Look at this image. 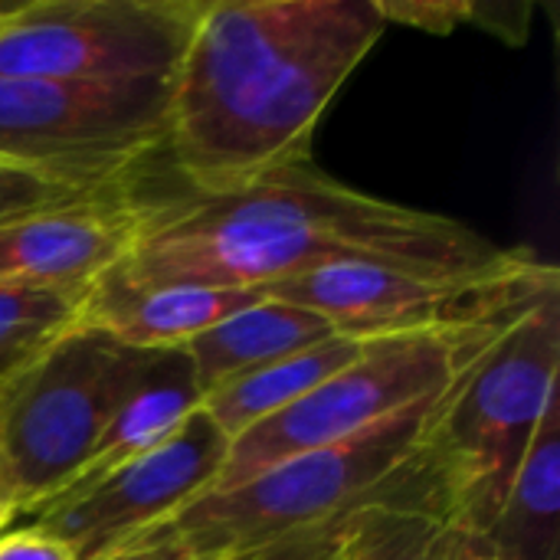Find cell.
Wrapping results in <instances>:
<instances>
[{"label": "cell", "instance_id": "5", "mask_svg": "<svg viewBox=\"0 0 560 560\" xmlns=\"http://www.w3.org/2000/svg\"><path fill=\"white\" fill-rule=\"evenodd\" d=\"M151 358L79 325L0 394V502L10 518L36 515L79 476Z\"/></svg>", "mask_w": 560, "mask_h": 560}, {"label": "cell", "instance_id": "22", "mask_svg": "<svg viewBox=\"0 0 560 560\" xmlns=\"http://www.w3.org/2000/svg\"><path fill=\"white\" fill-rule=\"evenodd\" d=\"M456 560H495V558H492V551L482 545V538H469V541H466V548L459 551V558Z\"/></svg>", "mask_w": 560, "mask_h": 560}, {"label": "cell", "instance_id": "8", "mask_svg": "<svg viewBox=\"0 0 560 560\" xmlns=\"http://www.w3.org/2000/svg\"><path fill=\"white\" fill-rule=\"evenodd\" d=\"M167 89L0 75V164L79 187H121L164 154Z\"/></svg>", "mask_w": 560, "mask_h": 560}, {"label": "cell", "instance_id": "20", "mask_svg": "<svg viewBox=\"0 0 560 560\" xmlns=\"http://www.w3.org/2000/svg\"><path fill=\"white\" fill-rule=\"evenodd\" d=\"M384 23H404L427 33H450L472 20V3L466 0H377Z\"/></svg>", "mask_w": 560, "mask_h": 560}, {"label": "cell", "instance_id": "4", "mask_svg": "<svg viewBox=\"0 0 560 560\" xmlns=\"http://www.w3.org/2000/svg\"><path fill=\"white\" fill-rule=\"evenodd\" d=\"M560 295L522 315L459 381L430 456L456 528L482 538L505 505L515 472L558 397Z\"/></svg>", "mask_w": 560, "mask_h": 560}, {"label": "cell", "instance_id": "14", "mask_svg": "<svg viewBox=\"0 0 560 560\" xmlns=\"http://www.w3.org/2000/svg\"><path fill=\"white\" fill-rule=\"evenodd\" d=\"M200 407H203V390L197 384L187 351L184 348L154 351L151 368H148L144 381L138 384V390L118 407V413L98 436V443L89 453L85 466L79 469V476L52 502L89 492L92 486H98L102 479H108L112 472H118L141 453L164 443Z\"/></svg>", "mask_w": 560, "mask_h": 560}, {"label": "cell", "instance_id": "9", "mask_svg": "<svg viewBox=\"0 0 560 560\" xmlns=\"http://www.w3.org/2000/svg\"><path fill=\"white\" fill-rule=\"evenodd\" d=\"M207 0H33L0 13V75L171 85Z\"/></svg>", "mask_w": 560, "mask_h": 560}, {"label": "cell", "instance_id": "15", "mask_svg": "<svg viewBox=\"0 0 560 560\" xmlns=\"http://www.w3.org/2000/svg\"><path fill=\"white\" fill-rule=\"evenodd\" d=\"M335 338V328L302 308V305H289L279 299H259L233 315H226L223 322H217L213 328H207L203 335H197L184 351L194 364L197 384L203 390V397L256 368H266L272 361H282L295 351H305L312 345H322Z\"/></svg>", "mask_w": 560, "mask_h": 560}, {"label": "cell", "instance_id": "24", "mask_svg": "<svg viewBox=\"0 0 560 560\" xmlns=\"http://www.w3.org/2000/svg\"><path fill=\"white\" fill-rule=\"evenodd\" d=\"M0 13H3V10H0Z\"/></svg>", "mask_w": 560, "mask_h": 560}, {"label": "cell", "instance_id": "2", "mask_svg": "<svg viewBox=\"0 0 560 560\" xmlns=\"http://www.w3.org/2000/svg\"><path fill=\"white\" fill-rule=\"evenodd\" d=\"M518 253L456 220L358 194L308 164H295L233 190H187L148 203L131 253L108 279L118 285L262 292L335 262L482 276L512 266Z\"/></svg>", "mask_w": 560, "mask_h": 560}, {"label": "cell", "instance_id": "17", "mask_svg": "<svg viewBox=\"0 0 560 560\" xmlns=\"http://www.w3.org/2000/svg\"><path fill=\"white\" fill-rule=\"evenodd\" d=\"M364 341L358 338H328L322 345H312L305 351H295L282 361H272L266 368H256L203 397V413L213 420V427L233 443L256 423L282 413L299 397H305L312 387H318L325 377L341 371L361 354Z\"/></svg>", "mask_w": 560, "mask_h": 560}, {"label": "cell", "instance_id": "11", "mask_svg": "<svg viewBox=\"0 0 560 560\" xmlns=\"http://www.w3.org/2000/svg\"><path fill=\"white\" fill-rule=\"evenodd\" d=\"M148 200L115 187L0 226V282L89 295L131 253Z\"/></svg>", "mask_w": 560, "mask_h": 560}, {"label": "cell", "instance_id": "18", "mask_svg": "<svg viewBox=\"0 0 560 560\" xmlns=\"http://www.w3.org/2000/svg\"><path fill=\"white\" fill-rule=\"evenodd\" d=\"M89 295L0 282V394L82 325Z\"/></svg>", "mask_w": 560, "mask_h": 560}, {"label": "cell", "instance_id": "23", "mask_svg": "<svg viewBox=\"0 0 560 560\" xmlns=\"http://www.w3.org/2000/svg\"><path fill=\"white\" fill-rule=\"evenodd\" d=\"M10 522H13V518H10V512H7V505L0 502V535L7 532V525H10Z\"/></svg>", "mask_w": 560, "mask_h": 560}, {"label": "cell", "instance_id": "10", "mask_svg": "<svg viewBox=\"0 0 560 560\" xmlns=\"http://www.w3.org/2000/svg\"><path fill=\"white\" fill-rule=\"evenodd\" d=\"M230 440L197 410L164 443L141 453L82 495L33 515V528L62 541L75 560H105L138 532L200 499L223 469Z\"/></svg>", "mask_w": 560, "mask_h": 560}, {"label": "cell", "instance_id": "16", "mask_svg": "<svg viewBox=\"0 0 560 560\" xmlns=\"http://www.w3.org/2000/svg\"><path fill=\"white\" fill-rule=\"evenodd\" d=\"M495 560H560V400L555 397L515 472L502 512L482 535Z\"/></svg>", "mask_w": 560, "mask_h": 560}, {"label": "cell", "instance_id": "7", "mask_svg": "<svg viewBox=\"0 0 560 560\" xmlns=\"http://www.w3.org/2000/svg\"><path fill=\"white\" fill-rule=\"evenodd\" d=\"M266 299L322 315L341 338L417 331H505L545 299L560 295L551 262L532 253L482 276H423L371 262H335L262 289Z\"/></svg>", "mask_w": 560, "mask_h": 560}, {"label": "cell", "instance_id": "6", "mask_svg": "<svg viewBox=\"0 0 560 560\" xmlns=\"http://www.w3.org/2000/svg\"><path fill=\"white\" fill-rule=\"evenodd\" d=\"M505 331H417L364 341L351 364L325 377L282 413L236 436L203 495L233 489L292 456L345 443L446 394Z\"/></svg>", "mask_w": 560, "mask_h": 560}, {"label": "cell", "instance_id": "19", "mask_svg": "<svg viewBox=\"0 0 560 560\" xmlns=\"http://www.w3.org/2000/svg\"><path fill=\"white\" fill-rule=\"evenodd\" d=\"M121 187H128V184H121ZM105 190H115V187H79V184H66L56 177H43L33 171L0 164V226L33 217V213H43V210L79 203V200L105 194Z\"/></svg>", "mask_w": 560, "mask_h": 560}, {"label": "cell", "instance_id": "13", "mask_svg": "<svg viewBox=\"0 0 560 560\" xmlns=\"http://www.w3.org/2000/svg\"><path fill=\"white\" fill-rule=\"evenodd\" d=\"M259 299V289L118 285L105 279L89 292L82 325L138 351H171L187 348L197 335Z\"/></svg>", "mask_w": 560, "mask_h": 560}, {"label": "cell", "instance_id": "21", "mask_svg": "<svg viewBox=\"0 0 560 560\" xmlns=\"http://www.w3.org/2000/svg\"><path fill=\"white\" fill-rule=\"evenodd\" d=\"M0 560H75V555L39 528H16L0 535Z\"/></svg>", "mask_w": 560, "mask_h": 560}, {"label": "cell", "instance_id": "1", "mask_svg": "<svg viewBox=\"0 0 560 560\" xmlns=\"http://www.w3.org/2000/svg\"><path fill=\"white\" fill-rule=\"evenodd\" d=\"M384 30L377 0H207L167 89L164 158L190 194L308 164L325 108Z\"/></svg>", "mask_w": 560, "mask_h": 560}, {"label": "cell", "instance_id": "3", "mask_svg": "<svg viewBox=\"0 0 560 560\" xmlns=\"http://www.w3.org/2000/svg\"><path fill=\"white\" fill-rule=\"evenodd\" d=\"M459 381L345 443L292 456L233 489L187 502L105 560H249L318 538L377 499L443 492L430 440Z\"/></svg>", "mask_w": 560, "mask_h": 560}, {"label": "cell", "instance_id": "12", "mask_svg": "<svg viewBox=\"0 0 560 560\" xmlns=\"http://www.w3.org/2000/svg\"><path fill=\"white\" fill-rule=\"evenodd\" d=\"M469 538L453 525L443 492H410L361 505L318 538L249 560H456Z\"/></svg>", "mask_w": 560, "mask_h": 560}]
</instances>
